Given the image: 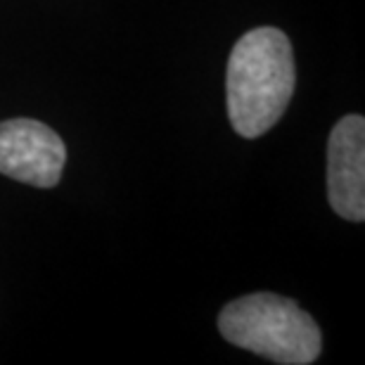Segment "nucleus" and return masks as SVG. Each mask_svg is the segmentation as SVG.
<instances>
[{
  "label": "nucleus",
  "mask_w": 365,
  "mask_h": 365,
  "mask_svg": "<svg viewBox=\"0 0 365 365\" xmlns=\"http://www.w3.org/2000/svg\"><path fill=\"white\" fill-rule=\"evenodd\" d=\"M67 164L62 138L46 123L10 119L0 123V173L34 187H55Z\"/></svg>",
  "instance_id": "3"
},
{
  "label": "nucleus",
  "mask_w": 365,
  "mask_h": 365,
  "mask_svg": "<svg viewBox=\"0 0 365 365\" xmlns=\"http://www.w3.org/2000/svg\"><path fill=\"white\" fill-rule=\"evenodd\" d=\"M297 86L294 50L275 26L247 31L228 60L225 100L228 119L237 135L268 133L287 109Z\"/></svg>",
  "instance_id": "1"
},
{
  "label": "nucleus",
  "mask_w": 365,
  "mask_h": 365,
  "mask_svg": "<svg viewBox=\"0 0 365 365\" xmlns=\"http://www.w3.org/2000/svg\"><path fill=\"white\" fill-rule=\"evenodd\" d=\"M218 330L230 344L282 365H309L323 349L316 320L297 302L271 292L230 302L218 316Z\"/></svg>",
  "instance_id": "2"
},
{
  "label": "nucleus",
  "mask_w": 365,
  "mask_h": 365,
  "mask_svg": "<svg viewBox=\"0 0 365 365\" xmlns=\"http://www.w3.org/2000/svg\"><path fill=\"white\" fill-rule=\"evenodd\" d=\"M327 197L346 221L365 218V121L349 114L334 123L327 143Z\"/></svg>",
  "instance_id": "4"
}]
</instances>
